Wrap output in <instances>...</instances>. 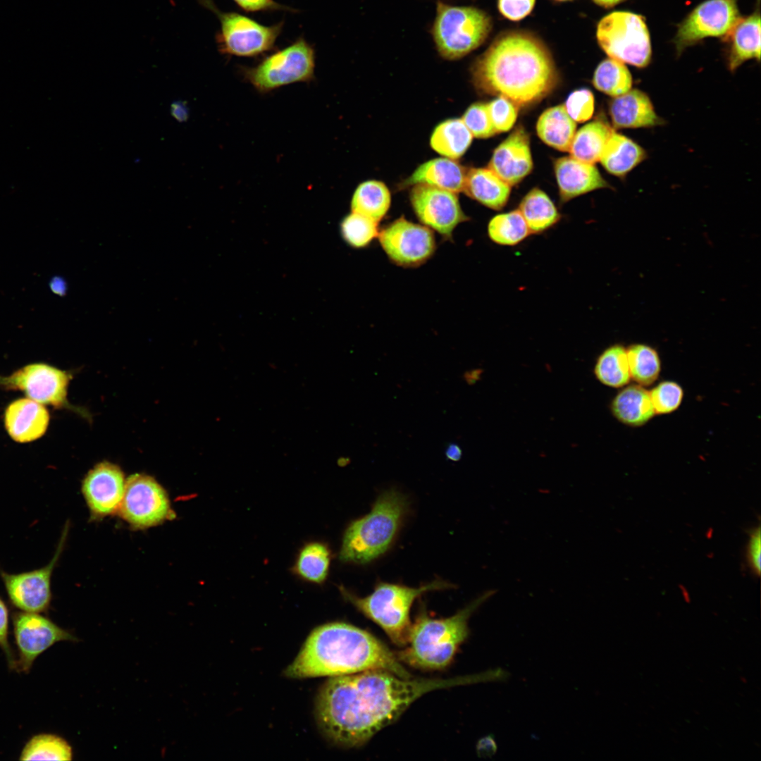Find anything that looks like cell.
<instances>
[{
  "instance_id": "1",
  "label": "cell",
  "mask_w": 761,
  "mask_h": 761,
  "mask_svg": "<svg viewBox=\"0 0 761 761\" xmlns=\"http://www.w3.org/2000/svg\"><path fill=\"white\" fill-rule=\"evenodd\" d=\"M487 672L452 679H404L385 670L331 677L318 691L316 723L332 743L355 748L394 722L419 697L431 691L488 681Z\"/></svg>"
},
{
  "instance_id": "34",
  "label": "cell",
  "mask_w": 761,
  "mask_h": 761,
  "mask_svg": "<svg viewBox=\"0 0 761 761\" xmlns=\"http://www.w3.org/2000/svg\"><path fill=\"white\" fill-rule=\"evenodd\" d=\"M594 372L598 380L612 388H621L631 380L626 349L621 345H612L599 356Z\"/></svg>"
},
{
  "instance_id": "21",
  "label": "cell",
  "mask_w": 761,
  "mask_h": 761,
  "mask_svg": "<svg viewBox=\"0 0 761 761\" xmlns=\"http://www.w3.org/2000/svg\"><path fill=\"white\" fill-rule=\"evenodd\" d=\"M554 170L562 203L589 192L610 187L594 164L572 156L556 159Z\"/></svg>"
},
{
  "instance_id": "24",
  "label": "cell",
  "mask_w": 761,
  "mask_h": 761,
  "mask_svg": "<svg viewBox=\"0 0 761 761\" xmlns=\"http://www.w3.org/2000/svg\"><path fill=\"white\" fill-rule=\"evenodd\" d=\"M610 408L619 421L633 427L645 424L655 414L649 391L638 384L621 390L612 400Z\"/></svg>"
},
{
  "instance_id": "47",
  "label": "cell",
  "mask_w": 761,
  "mask_h": 761,
  "mask_svg": "<svg viewBox=\"0 0 761 761\" xmlns=\"http://www.w3.org/2000/svg\"><path fill=\"white\" fill-rule=\"evenodd\" d=\"M242 10L249 12L285 11L294 12V8L282 5L274 0H233Z\"/></svg>"
},
{
  "instance_id": "33",
  "label": "cell",
  "mask_w": 761,
  "mask_h": 761,
  "mask_svg": "<svg viewBox=\"0 0 761 761\" xmlns=\"http://www.w3.org/2000/svg\"><path fill=\"white\" fill-rule=\"evenodd\" d=\"M330 559V550L325 543H308L300 549L293 570L302 579L321 584L328 577Z\"/></svg>"
},
{
  "instance_id": "31",
  "label": "cell",
  "mask_w": 761,
  "mask_h": 761,
  "mask_svg": "<svg viewBox=\"0 0 761 761\" xmlns=\"http://www.w3.org/2000/svg\"><path fill=\"white\" fill-rule=\"evenodd\" d=\"M531 233H541L554 225L560 215L555 204L543 191L533 188L520 202L518 209Z\"/></svg>"
},
{
  "instance_id": "42",
  "label": "cell",
  "mask_w": 761,
  "mask_h": 761,
  "mask_svg": "<svg viewBox=\"0 0 761 761\" xmlns=\"http://www.w3.org/2000/svg\"><path fill=\"white\" fill-rule=\"evenodd\" d=\"M487 104L490 120L496 133L509 130L517 118V106L502 96H498Z\"/></svg>"
},
{
  "instance_id": "18",
  "label": "cell",
  "mask_w": 761,
  "mask_h": 761,
  "mask_svg": "<svg viewBox=\"0 0 761 761\" xmlns=\"http://www.w3.org/2000/svg\"><path fill=\"white\" fill-rule=\"evenodd\" d=\"M125 480L120 469L109 462L97 464L85 476L82 491L94 519L117 512L123 497Z\"/></svg>"
},
{
  "instance_id": "32",
  "label": "cell",
  "mask_w": 761,
  "mask_h": 761,
  "mask_svg": "<svg viewBox=\"0 0 761 761\" xmlns=\"http://www.w3.org/2000/svg\"><path fill=\"white\" fill-rule=\"evenodd\" d=\"M390 202V191L383 182L368 180L361 183L354 191L351 209L352 212L378 223L388 212Z\"/></svg>"
},
{
  "instance_id": "50",
  "label": "cell",
  "mask_w": 761,
  "mask_h": 761,
  "mask_svg": "<svg viewBox=\"0 0 761 761\" xmlns=\"http://www.w3.org/2000/svg\"><path fill=\"white\" fill-rule=\"evenodd\" d=\"M445 455L447 459L457 462L462 458V450L457 443H449L445 449Z\"/></svg>"
},
{
  "instance_id": "35",
  "label": "cell",
  "mask_w": 761,
  "mask_h": 761,
  "mask_svg": "<svg viewBox=\"0 0 761 761\" xmlns=\"http://www.w3.org/2000/svg\"><path fill=\"white\" fill-rule=\"evenodd\" d=\"M73 750L69 743L53 734H39L31 737L24 745L20 760H71Z\"/></svg>"
},
{
  "instance_id": "38",
  "label": "cell",
  "mask_w": 761,
  "mask_h": 761,
  "mask_svg": "<svg viewBox=\"0 0 761 761\" xmlns=\"http://www.w3.org/2000/svg\"><path fill=\"white\" fill-rule=\"evenodd\" d=\"M488 233L492 241L502 245H514L531 233L519 210L498 214L490 221Z\"/></svg>"
},
{
  "instance_id": "23",
  "label": "cell",
  "mask_w": 761,
  "mask_h": 761,
  "mask_svg": "<svg viewBox=\"0 0 761 761\" xmlns=\"http://www.w3.org/2000/svg\"><path fill=\"white\" fill-rule=\"evenodd\" d=\"M466 173L454 159L437 158L420 165L404 185L426 184L457 193L464 190Z\"/></svg>"
},
{
  "instance_id": "43",
  "label": "cell",
  "mask_w": 761,
  "mask_h": 761,
  "mask_svg": "<svg viewBox=\"0 0 761 761\" xmlns=\"http://www.w3.org/2000/svg\"><path fill=\"white\" fill-rule=\"evenodd\" d=\"M594 97L588 89H580L571 92L564 105L569 116L576 122L589 120L594 112Z\"/></svg>"
},
{
  "instance_id": "25",
  "label": "cell",
  "mask_w": 761,
  "mask_h": 761,
  "mask_svg": "<svg viewBox=\"0 0 761 761\" xmlns=\"http://www.w3.org/2000/svg\"><path fill=\"white\" fill-rule=\"evenodd\" d=\"M463 191L470 197L495 210L507 204L510 185L489 168H471L467 171Z\"/></svg>"
},
{
  "instance_id": "9",
  "label": "cell",
  "mask_w": 761,
  "mask_h": 761,
  "mask_svg": "<svg viewBox=\"0 0 761 761\" xmlns=\"http://www.w3.org/2000/svg\"><path fill=\"white\" fill-rule=\"evenodd\" d=\"M598 44L610 58L643 68L651 61L650 33L644 18L624 11L612 12L598 23Z\"/></svg>"
},
{
  "instance_id": "7",
  "label": "cell",
  "mask_w": 761,
  "mask_h": 761,
  "mask_svg": "<svg viewBox=\"0 0 761 761\" xmlns=\"http://www.w3.org/2000/svg\"><path fill=\"white\" fill-rule=\"evenodd\" d=\"M492 28L491 17L481 9L438 1L431 34L440 55L455 60L480 47Z\"/></svg>"
},
{
  "instance_id": "17",
  "label": "cell",
  "mask_w": 761,
  "mask_h": 761,
  "mask_svg": "<svg viewBox=\"0 0 761 761\" xmlns=\"http://www.w3.org/2000/svg\"><path fill=\"white\" fill-rule=\"evenodd\" d=\"M410 199L419 220L431 230L450 237L454 228L466 221L457 193L426 184H416Z\"/></svg>"
},
{
  "instance_id": "20",
  "label": "cell",
  "mask_w": 761,
  "mask_h": 761,
  "mask_svg": "<svg viewBox=\"0 0 761 761\" xmlns=\"http://www.w3.org/2000/svg\"><path fill=\"white\" fill-rule=\"evenodd\" d=\"M50 419L44 404L28 397L10 403L5 410L4 424L10 437L18 443H29L41 438Z\"/></svg>"
},
{
  "instance_id": "51",
  "label": "cell",
  "mask_w": 761,
  "mask_h": 761,
  "mask_svg": "<svg viewBox=\"0 0 761 761\" xmlns=\"http://www.w3.org/2000/svg\"><path fill=\"white\" fill-rule=\"evenodd\" d=\"M596 4L605 7L611 8L625 0H593Z\"/></svg>"
},
{
  "instance_id": "8",
  "label": "cell",
  "mask_w": 761,
  "mask_h": 761,
  "mask_svg": "<svg viewBox=\"0 0 761 761\" xmlns=\"http://www.w3.org/2000/svg\"><path fill=\"white\" fill-rule=\"evenodd\" d=\"M316 52L304 37L272 53L252 67L242 66L241 73L255 89L267 93L292 83L314 79Z\"/></svg>"
},
{
  "instance_id": "3",
  "label": "cell",
  "mask_w": 761,
  "mask_h": 761,
  "mask_svg": "<svg viewBox=\"0 0 761 761\" xmlns=\"http://www.w3.org/2000/svg\"><path fill=\"white\" fill-rule=\"evenodd\" d=\"M374 669L412 678L395 654L375 636L349 624L330 622L311 632L284 674L292 679L335 677Z\"/></svg>"
},
{
  "instance_id": "19",
  "label": "cell",
  "mask_w": 761,
  "mask_h": 761,
  "mask_svg": "<svg viewBox=\"0 0 761 761\" xmlns=\"http://www.w3.org/2000/svg\"><path fill=\"white\" fill-rule=\"evenodd\" d=\"M529 143L526 131L517 127L494 150L489 169L510 186L519 183L533 168Z\"/></svg>"
},
{
  "instance_id": "13",
  "label": "cell",
  "mask_w": 761,
  "mask_h": 761,
  "mask_svg": "<svg viewBox=\"0 0 761 761\" xmlns=\"http://www.w3.org/2000/svg\"><path fill=\"white\" fill-rule=\"evenodd\" d=\"M13 629L18 650L16 670L29 672L35 660L60 641H78L41 613L19 611L13 615Z\"/></svg>"
},
{
  "instance_id": "41",
  "label": "cell",
  "mask_w": 761,
  "mask_h": 761,
  "mask_svg": "<svg viewBox=\"0 0 761 761\" xmlns=\"http://www.w3.org/2000/svg\"><path fill=\"white\" fill-rule=\"evenodd\" d=\"M462 120L474 137L488 138L496 133L490 120L487 104L481 102L473 104L464 112Z\"/></svg>"
},
{
  "instance_id": "22",
  "label": "cell",
  "mask_w": 761,
  "mask_h": 761,
  "mask_svg": "<svg viewBox=\"0 0 761 761\" xmlns=\"http://www.w3.org/2000/svg\"><path fill=\"white\" fill-rule=\"evenodd\" d=\"M609 114L616 128H651L664 122L656 113L648 95L638 89L613 97L609 104Z\"/></svg>"
},
{
  "instance_id": "6",
  "label": "cell",
  "mask_w": 761,
  "mask_h": 761,
  "mask_svg": "<svg viewBox=\"0 0 761 761\" xmlns=\"http://www.w3.org/2000/svg\"><path fill=\"white\" fill-rule=\"evenodd\" d=\"M452 587L443 580H435L419 588L380 581L365 597H359L344 587H340V591L347 601L378 624L393 643L405 646L412 625L410 610L414 601L428 591Z\"/></svg>"
},
{
  "instance_id": "30",
  "label": "cell",
  "mask_w": 761,
  "mask_h": 761,
  "mask_svg": "<svg viewBox=\"0 0 761 761\" xmlns=\"http://www.w3.org/2000/svg\"><path fill=\"white\" fill-rule=\"evenodd\" d=\"M473 135L459 118L446 120L436 126L431 137V147L445 157L457 159L469 147Z\"/></svg>"
},
{
  "instance_id": "53",
  "label": "cell",
  "mask_w": 761,
  "mask_h": 761,
  "mask_svg": "<svg viewBox=\"0 0 761 761\" xmlns=\"http://www.w3.org/2000/svg\"><path fill=\"white\" fill-rule=\"evenodd\" d=\"M349 462V459L348 457H340L339 459L338 460V462H339V464L342 463V464H344L346 462Z\"/></svg>"
},
{
  "instance_id": "4",
  "label": "cell",
  "mask_w": 761,
  "mask_h": 761,
  "mask_svg": "<svg viewBox=\"0 0 761 761\" xmlns=\"http://www.w3.org/2000/svg\"><path fill=\"white\" fill-rule=\"evenodd\" d=\"M495 592V590L485 591L447 618H432L422 607L411 625L407 647L395 654L399 661L427 670L442 669L448 666L469 636L468 622L471 614Z\"/></svg>"
},
{
  "instance_id": "27",
  "label": "cell",
  "mask_w": 761,
  "mask_h": 761,
  "mask_svg": "<svg viewBox=\"0 0 761 761\" xmlns=\"http://www.w3.org/2000/svg\"><path fill=\"white\" fill-rule=\"evenodd\" d=\"M728 55L729 69L734 72L745 61L760 59V15L759 11L741 20L731 32Z\"/></svg>"
},
{
  "instance_id": "29",
  "label": "cell",
  "mask_w": 761,
  "mask_h": 761,
  "mask_svg": "<svg viewBox=\"0 0 761 761\" xmlns=\"http://www.w3.org/2000/svg\"><path fill=\"white\" fill-rule=\"evenodd\" d=\"M613 129L605 121L595 120L576 132L569 151L571 156L594 164L600 161Z\"/></svg>"
},
{
  "instance_id": "37",
  "label": "cell",
  "mask_w": 761,
  "mask_h": 761,
  "mask_svg": "<svg viewBox=\"0 0 761 761\" xmlns=\"http://www.w3.org/2000/svg\"><path fill=\"white\" fill-rule=\"evenodd\" d=\"M626 352L631 378L642 386L655 382L661 371L657 352L645 344L631 345Z\"/></svg>"
},
{
  "instance_id": "36",
  "label": "cell",
  "mask_w": 761,
  "mask_h": 761,
  "mask_svg": "<svg viewBox=\"0 0 761 761\" xmlns=\"http://www.w3.org/2000/svg\"><path fill=\"white\" fill-rule=\"evenodd\" d=\"M593 84L598 90L615 97L629 91L633 80L624 63L608 58L601 61L596 68Z\"/></svg>"
},
{
  "instance_id": "16",
  "label": "cell",
  "mask_w": 761,
  "mask_h": 761,
  "mask_svg": "<svg viewBox=\"0 0 761 761\" xmlns=\"http://www.w3.org/2000/svg\"><path fill=\"white\" fill-rule=\"evenodd\" d=\"M378 236L386 254L400 266L421 265L432 256L435 249V238L430 228L402 217L385 227Z\"/></svg>"
},
{
  "instance_id": "28",
  "label": "cell",
  "mask_w": 761,
  "mask_h": 761,
  "mask_svg": "<svg viewBox=\"0 0 761 761\" xmlns=\"http://www.w3.org/2000/svg\"><path fill=\"white\" fill-rule=\"evenodd\" d=\"M576 129V123L569 116L564 105L545 110L536 124L537 134L540 140L562 151H569Z\"/></svg>"
},
{
  "instance_id": "49",
  "label": "cell",
  "mask_w": 761,
  "mask_h": 761,
  "mask_svg": "<svg viewBox=\"0 0 761 761\" xmlns=\"http://www.w3.org/2000/svg\"><path fill=\"white\" fill-rule=\"evenodd\" d=\"M171 113L173 118L179 122L185 121L189 115V111L186 104L181 101H175L171 104Z\"/></svg>"
},
{
  "instance_id": "10",
  "label": "cell",
  "mask_w": 761,
  "mask_h": 761,
  "mask_svg": "<svg viewBox=\"0 0 761 761\" xmlns=\"http://www.w3.org/2000/svg\"><path fill=\"white\" fill-rule=\"evenodd\" d=\"M199 3L213 12L220 22L216 42L221 54L255 57L275 49L283 27V21L264 25L239 13L222 11L213 0H199Z\"/></svg>"
},
{
  "instance_id": "48",
  "label": "cell",
  "mask_w": 761,
  "mask_h": 761,
  "mask_svg": "<svg viewBox=\"0 0 761 761\" xmlns=\"http://www.w3.org/2000/svg\"><path fill=\"white\" fill-rule=\"evenodd\" d=\"M496 742L491 736H488L481 739L477 745V752L481 757H491L497 752Z\"/></svg>"
},
{
  "instance_id": "11",
  "label": "cell",
  "mask_w": 761,
  "mask_h": 761,
  "mask_svg": "<svg viewBox=\"0 0 761 761\" xmlns=\"http://www.w3.org/2000/svg\"><path fill=\"white\" fill-rule=\"evenodd\" d=\"M121 517L135 528H146L174 518L163 488L152 477L135 474L125 481L119 508Z\"/></svg>"
},
{
  "instance_id": "5",
  "label": "cell",
  "mask_w": 761,
  "mask_h": 761,
  "mask_svg": "<svg viewBox=\"0 0 761 761\" xmlns=\"http://www.w3.org/2000/svg\"><path fill=\"white\" fill-rule=\"evenodd\" d=\"M408 508L406 497L399 491L383 492L367 514L352 521L345 529L340 560L366 564L384 555L392 545Z\"/></svg>"
},
{
  "instance_id": "12",
  "label": "cell",
  "mask_w": 761,
  "mask_h": 761,
  "mask_svg": "<svg viewBox=\"0 0 761 761\" xmlns=\"http://www.w3.org/2000/svg\"><path fill=\"white\" fill-rule=\"evenodd\" d=\"M737 0H707L698 5L679 25L674 42L680 54L708 37H727L741 20Z\"/></svg>"
},
{
  "instance_id": "52",
  "label": "cell",
  "mask_w": 761,
  "mask_h": 761,
  "mask_svg": "<svg viewBox=\"0 0 761 761\" xmlns=\"http://www.w3.org/2000/svg\"><path fill=\"white\" fill-rule=\"evenodd\" d=\"M51 287L53 290H54L55 292H56L57 294L62 293L65 290V285H63V283L61 281V280L58 279H56L54 281H52Z\"/></svg>"
},
{
  "instance_id": "45",
  "label": "cell",
  "mask_w": 761,
  "mask_h": 761,
  "mask_svg": "<svg viewBox=\"0 0 761 761\" xmlns=\"http://www.w3.org/2000/svg\"><path fill=\"white\" fill-rule=\"evenodd\" d=\"M9 612L0 597V648L2 650L11 669L16 670V657L8 641Z\"/></svg>"
},
{
  "instance_id": "26",
  "label": "cell",
  "mask_w": 761,
  "mask_h": 761,
  "mask_svg": "<svg viewBox=\"0 0 761 761\" xmlns=\"http://www.w3.org/2000/svg\"><path fill=\"white\" fill-rule=\"evenodd\" d=\"M646 157V151L638 144L613 131L603 149L600 161L608 173L622 178Z\"/></svg>"
},
{
  "instance_id": "14",
  "label": "cell",
  "mask_w": 761,
  "mask_h": 761,
  "mask_svg": "<svg viewBox=\"0 0 761 761\" xmlns=\"http://www.w3.org/2000/svg\"><path fill=\"white\" fill-rule=\"evenodd\" d=\"M68 527L64 529L54 557L39 569L20 573L0 571L10 602L19 611L44 613L51 602V576L64 547Z\"/></svg>"
},
{
  "instance_id": "39",
  "label": "cell",
  "mask_w": 761,
  "mask_h": 761,
  "mask_svg": "<svg viewBox=\"0 0 761 761\" xmlns=\"http://www.w3.org/2000/svg\"><path fill=\"white\" fill-rule=\"evenodd\" d=\"M340 232L344 240L355 248L366 247L379 233L378 222L354 212L342 221Z\"/></svg>"
},
{
  "instance_id": "2",
  "label": "cell",
  "mask_w": 761,
  "mask_h": 761,
  "mask_svg": "<svg viewBox=\"0 0 761 761\" xmlns=\"http://www.w3.org/2000/svg\"><path fill=\"white\" fill-rule=\"evenodd\" d=\"M480 92L504 97L517 106L540 101L557 87L559 74L545 44L523 30L500 33L471 67Z\"/></svg>"
},
{
  "instance_id": "46",
  "label": "cell",
  "mask_w": 761,
  "mask_h": 761,
  "mask_svg": "<svg viewBox=\"0 0 761 761\" xmlns=\"http://www.w3.org/2000/svg\"><path fill=\"white\" fill-rule=\"evenodd\" d=\"M746 557L750 569L759 576L761 569V536L758 526L749 531V540L747 545Z\"/></svg>"
},
{
  "instance_id": "55",
  "label": "cell",
  "mask_w": 761,
  "mask_h": 761,
  "mask_svg": "<svg viewBox=\"0 0 761 761\" xmlns=\"http://www.w3.org/2000/svg\"><path fill=\"white\" fill-rule=\"evenodd\" d=\"M555 1H570V0H555Z\"/></svg>"
},
{
  "instance_id": "44",
  "label": "cell",
  "mask_w": 761,
  "mask_h": 761,
  "mask_svg": "<svg viewBox=\"0 0 761 761\" xmlns=\"http://www.w3.org/2000/svg\"><path fill=\"white\" fill-rule=\"evenodd\" d=\"M536 0H497L500 13L506 19L519 21L533 11Z\"/></svg>"
},
{
  "instance_id": "54",
  "label": "cell",
  "mask_w": 761,
  "mask_h": 761,
  "mask_svg": "<svg viewBox=\"0 0 761 761\" xmlns=\"http://www.w3.org/2000/svg\"><path fill=\"white\" fill-rule=\"evenodd\" d=\"M740 679H741V682L743 683H747V682H748V680L745 676H741Z\"/></svg>"
},
{
  "instance_id": "15",
  "label": "cell",
  "mask_w": 761,
  "mask_h": 761,
  "mask_svg": "<svg viewBox=\"0 0 761 761\" xmlns=\"http://www.w3.org/2000/svg\"><path fill=\"white\" fill-rule=\"evenodd\" d=\"M70 376L44 363L27 364L8 376L0 375V388L20 390L27 397L56 408L68 407V386Z\"/></svg>"
},
{
  "instance_id": "40",
  "label": "cell",
  "mask_w": 761,
  "mask_h": 761,
  "mask_svg": "<svg viewBox=\"0 0 761 761\" xmlns=\"http://www.w3.org/2000/svg\"><path fill=\"white\" fill-rule=\"evenodd\" d=\"M649 393L655 414H669L676 410L683 397L681 386L672 380L660 382Z\"/></svg>"
}]
</instances>
